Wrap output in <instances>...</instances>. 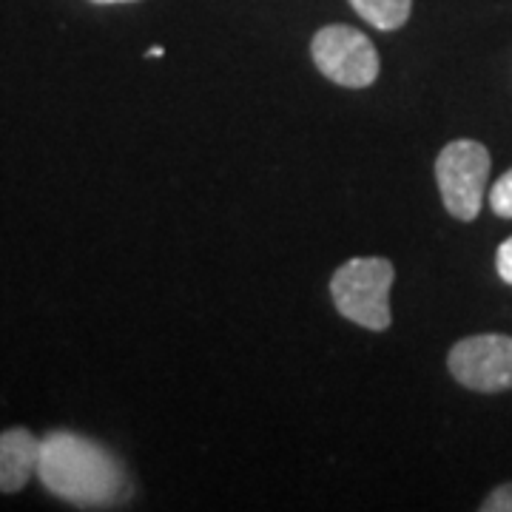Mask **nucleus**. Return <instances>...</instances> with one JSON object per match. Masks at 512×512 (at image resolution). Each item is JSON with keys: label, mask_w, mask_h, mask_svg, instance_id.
I'll return each instance as SVG.
<instances>
[{"label": "nucleus", "mask_w": 512, "mask_h": 512, "mask_svg": "<svg viewBox=\"0 0 512 512\" xmlns=\"http://www.w3.org/2000/svg\"><path fill=\"white\" fill-rule=\"evenodd\" d=\"M490 208H493L498 217L512 220V168L493 185V191H490Z\"/></svg>", "instance_id": "8"}, {"label": "nucleus", "mask_w": 512, "mask_h": 512, "mask_svg": "<svg viewBox=\"0 0 512 512\" xmlns=\"http://www.w3.org/2000/svg\"><path fill=\"white\" fill-rule=\"evenodd\" d=\"M350 6L370 26H376L382 32H393V29H402L407 23L413 0H350Z\"/></svg>", "instance_id": "7"}, {"label": "nucleus", "mask_w": 512, "mask_h": 512, "mask_svg": "<svg viewBox=\"0 0 512 512\" xmlns=\"http://www.w3.org/2000/svg\"><path fill=\"white\" fill-rule=\"evenodd\" d=\"M490 177V151L476 140H456L441 148L436 160L441 200L461 222L476 220Z\"/></svg>", "instance_id": "3"}, {"label": "nucleus", "mask_w": 512, "mask_h": 512, "mask_svg": "<svg viewBox=\"0 0 512 512\" xmlns=\"http://www.w3.org/2000/svg\"><path fill=\"white\" fill-rule=\"evenodd\" d=\"M495 268H498V276H501L507 285H512V237L501 242V248H498V254H495Z\"/></svg>", "instance_id": "10"}, {"label": "nucleus", "mask_w": 512, "mask_h": 512, "mask_svg": "<svg viewBox=\"0 0 512 512\" xmlns=\"http://www.w3.org/2000/svg\"><path fill=\"white\" fill-rule=\"evenodd\" d=\"M92 3H131V0H92Z\"/></svg>", "instance_id": "12"}, {"label": "nucleus", "mask_w": 512, "mask_h": 512, "mask_svg": "<svg viewBox=\"0 0 512 512\" xmlns=\"http://www.w3.org/2000/svg\"><path fill=\"white\" fill-rule=\"evenodd\" d=\"M484 512H512V481L495 487L493 493L487 495V501L481 504Z\"/></svg>", "instance_id": "9"}, {"label": "nucleus", "mask_w": 512, "mask_h": 512, "mask_svg": "<svg viewBox=\"0 0 512 512\" xmlns=\"http://www.w3.org/2000/svg\"><path fill=\"white\" fill-rule=\"evenodd\" d=\"M311 55L316 69L345 89H367L379 77L376 46L353 26L333 23L313 35Z\"/></svg>", "instance_id": "4"}, {"label": "nucleus", "mask_w": 512, "mask_h": 512, "mask_svg": "<svg viewBox=\"0 0 512 512\" xmlns=\"http://www.w3.org/2000/svg\"><path fill=\"white\" fill-rule=\"evenodd\" d=\"M40 439L26 427L0 433V493H18L37 476Z\"/></svg>", "instance_id": "6"}, {"label": "nucleus", "mask_w": 512, "mask_h": 512, "mask_svg": "<svg viewBox=\"0 0 512 512\" xmlns=\"http://www.w3.org/2000/svg\"><path fill=\"white\" fill-rule=\"evenodd\" d=\"M37 478L49 493L83 510L114 507L128 490L126 470L117 456L69 430H55L40 439Z\"/></svg>", "instance_id": "1"}, {"label": "nucleus", "mask_w": 512, "mask_h": 512, "mask_svg": "<svg viewBox=\"0 0 512 512\" xmlns=\"http://www.w3.org/2000/svg\"><path fill=\"white\" fill-rule=\"evenodd\" d=\"M396 271L382 256H356L330 279L336 311L367 330L390 328V288Z\"/></svg>", "instance_id": "2"}, {"label": "nucleus", "mask_w": 512, "mask_h": 512, "mask_svg": "<svg viewBox=\"0 0 512 512\" xmlns=\"http://www.w3.org/2000/svg\"><path fill=\"white\" fill-rule=\"evenodd\" d=\"M146 57H163V46H154V49H148Z\"/></svg>", "instance_id": "11"}, {"label": "nucleus", "mask_w": 512, "mask_h": 512, "mask_svg": "<svg viewBox=\"0 0 512 512\" xmlns=\"http://www.w3.org/2000/svg\"><path fill=\"white\" fill-rule=\"evenodd\" d=\"M453 379L478 393L512 390V336L481 333L453 345L447 356Z\"/></svg>", "instance_id": "5"}]
</instances>
